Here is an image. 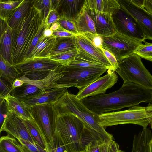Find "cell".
<instances>
[{
  "label": "cell",
  "mask_w": 152,
  "mask_h": 152,
  "mask_svg": "<svg viewBox=\"0 0 152 152\" xmlns=\"http://www.w3.org/2000/svg\"><path fill=\"white\" fill-rule=\"evenodd\" d=\"M80 101L92 112L99 115L152 102V90L133 83H123L118 90L83 99Z\"/></svg>",
  "instance_id": "1"
},
{
  "label": "cell",
  "mask_w": 152,
  "mask_h": 152,
  "mask_svg": "<svg viewBox=\"0 0 152 152\" xmlns=\"http://www.w3.org/2000/svg\"><path fill=\"white\" fill-rule=\"evenodd\" d=\"M43 22L40 12L32 5L22 20L12 28V64L25 60L32 40Z\"/></svg>",
  "instance_id": "2"
},
{
  "label": "cell",
  "mask_w": 152,
  "mask_h": 152,
  "mask_svg": "<svg viewBox=\"0 0 152 152\" xmlns=\"http://www.w3.org/2000/svg\"><path fill=\"white\" fill-rule=\"evenodd\" d=\"M58 115L72 113L77 115L84 123L86 127L97 136L104 143H109L113 137L107 132L99 123V117L76 98V95L66 91L54 104Z\"/></svg>",
  "instance_id": "3"
},
{
  "label": "cell",
  "mask_w": 152,
  "mask_h": 152,
  "mask_svg": "<svg viewBox=\"0 0 152 152\" xmlns=\"http://www.w3.org/2000/svg\"><path fill=\"white\" fill-rule=\"evenodd\" d=\"M56 130L69 152H85L86 145L97 139L86 137V132L90 131L79 118L72 113L58 115Z\"/></svg>",
  "instance_id": "4"
},
{
  "label": "cell",
  "mask_w": 152,
  "mask_h": 152,
  "mask_svg": "<svg viewBox=\"0 0 152 152\" xmlns=\"http://www.w3.org/2000/svg\"><path fill=\"white\" fill-rule=\"evenodd\" d=\"M98 117L99 123L103 128L127 124L146 128L152 120V103L145 107L136 105L125 110L101 114Z\"/></svg>",
  "instance_id": "5"
},
{
  "label": "cell",
  "mask_w": 152,
  "mask_h": 152,
  "mask_svg": "<svg viewBox=\"0 0 152 152\" xmlns=\"http://www.w3.org/2000/svg\"><path fill=\"white\" fill-rule=\"evenodd\" d=\"M107 69L106 68H87L63 65L62 76L48 89L76 87L81 90L100 77Z\"/></svg>",
  "instance_id": "6"
},
{
  "label": "cell",
  "mask_w": 152,
  "mask_h": 152,
  "mask_svg": "<svg viewBox=\"0 0 152 152\" xmlns=\"http://www.w3.org/2000/svg\"><path fill=\"white\" fill-rule=\"evenodd\" d=\"M124 83H133L152 89V75L142 62L141 58L134 53L118 62L115 71Z\"/></svg>",
  "instance_id": "7"
},
{
  "label": "cell",
  "mask_w": 152,
  "mask_h": 152,
  "mask_svg": "<svg viewBox=\"0 0 152 152\" xmlns=\"http://www.w3.org/2000/svg\"><path fill=\"white\" fill-rule=\"evenodd\" d=\"M100 36L101 47L112 53L118 62L134 53L142 43L117 31L109 36Z\"/></svg>",
  "instance_id": "8"
},
{
  "label": "cell",
  "mask_w": 152,
  "mask_h": 152,
  "mask_svg": "<svg viewBox=\"0 0 152 152\" xmlns=\"http://www.w3.org/2000/svg\"><path fill=\"white\" fill-rule=\"evenodd\" d=\"M30 111L47 142L50 143L56 129L58 115L54 104H41L30 107Z\"/></svg>",
  "instance_id": "9"
},
{
  "label": "cell",
  "mask_w": 152,
  "mask_h": 152,
  "mask_svg": "<svg viewBox=\"0 0 152 152\" xmlns=\"http://www.w3.org/2000/svg\"><path fill=\"white\" fill-rule=\"evenodd\" d=\"M112 18L117 32L142 42L145 40L137 20L126 10L120 7L113 14Z\"/></svg>",
  "instance_id": "10"
},
{
  "label": "cell",
  "mask_w": 152,
  "mask_h": 152,
  "mask_svg": "<svg viewBox=\"0 0 152 152\" xmlns=\"http://www.w3.org/2000/svg\"><path fill=\"white\" fill-rule=\"evenodd\" d=\"M118 76L115 72L108 70L105 75L100 77L86 87L79 90L76 98L80 100L83 99L104 94L117 82Z\"/></svg>",
  "instance_id": "11"
},
{
  "label": "cell",
  "mask_w": 152,
  "mask_h": 152,
  "mask_svg": "<svg viewBox=\"0 0 152 152\" xmlns=\"http://www.w3.org/2000/svg\"><path fill=\"white\" fill-rule=\"evenodd\" d=\"M120 7L136 20L142 31L145 40H152V15L144 8L134 4L130 0H117Z\"/></svg>",
  "instance_id": "12"
},
{
  "label": "cell",
  "mask_w": 152,
  "mask_h": 152,
  "mask_svg": "<svg viewBox=\"0 0 152 152\" xmlns=\"http://www.w3.org/2000/svg\"><path fill=\"white\" fill-rule=\"evenodd\" d=\"M2 131H5L7 134L17 140L21 138L35 142L28 131L24 119L12 112L8 111L0 128V132Z\"/></svg>",
  "instance_id": "13"
},
{
  "label": "cell",
  "mask_w": 152,
  "mask_h": 152,
  "mask_svg": "<svg viewBox=\"0 0 152 152\" xmlns=\"http://www.w3.org/2000/svg\"><path fill=\"white\" fill-rule=\"evenodd\" d=\"M62 65L49 58H36L27 59L14 66L20 73L24 74L37 71H56Z\"/></svg>",
  "instance_id": "14"
},
{
  "label": "cell",
  "mask_w": 152,
  "mask_h": 152,
  "mask_svg": "<svg viewBox=\"0 0 152 152\" xmlns=\"http://www.w3.org/2000/svg\"><path fill=\"white\" fill-rule=\"evenodd\" d=\"M86 7L88 15L94 23L97 34L104 37L109 36L117 31L112 15Z\"/></svg>",
  "instance_id": "15"
},
{
  "label": "cell",
  "mask_w": 152,
  "mask_h": 152,
  "mask_svg": "<svg viewBox=\"0 0 152 152\" xmlns=\"http://www.w3.org/2000/svg\"><path fill=\"white\" fill-rule=\"evenodd\" d=\"M75 38L77 49L84 51L101 63L108 70L115 71L100 48L96 47L82 34L76 35Z\"/></svg>",
  "instance_id": "16"
},
{
  "label": "cell",
  "mask_w": 152,
  "mask_h": 152,
  "mask_svg": "<svg viewBox=\"0 0 152 152\" xmlns=\"http://www.w3.org/2000/svg\"><path fill=\"white\" fill-rule=\"evenodd\" d=\"M86 0H60L56 10L60 18L75 21L83 8Z\"/></svg>",
  "instance_id": "17"
},
{
  "label": "cell",
  "mask_w": 152,
  "mask_h": 152,
  "mask_svg": "<svg viewBox=\"0 0 152 152\" xmlns=\"http://www.w3.org/2000/svg\"><path fill=\"white\" fill-rule=\"evenodd\" d=\"M0 19V55L11 64L12 28L6 19Z\"/></svg>",
  "instance_id": "18"
},
{
  "label": "cell",
  "mask_w": 152,
  "mask_h": 152,
  "mask_svg": "<svg viewBox=\"0 0 152 152\" xmlns=\"http://www.w3.org/2000/svg\"><path fill=\"white\" fill-rule=\"evenodd\" d=\"M67 87L51 88L43 91L24 102L30 107L41 104H55L66 91Z\"/></svg>",
  "instance_id": "19"
},
{
  "label": "cell",
  "mask_w": 152,
  "mask_h": 152,
  "mask_svg": "<svg viewBox=\"0 0 152 152\" xmlns=\"http://www.w3.org/2000/svg\"><path fill=\"white\" fill-rule=\"evenodd\" d=\"M9 111L12 112L24 119L34 121L30 111V107L24 102H21L10 94L4 98Z\"/></svg>",
  "instance_id": "20"
},
{
  "label": "cell",
  "mask_w": 152,
  "mask_h": 152,
  "mask_svg": "<svg viewBox=\"0 0 152 152\" xmlns=\"http://www.w3.org/2000/svg\"><path fill=\"white\" fill-rule=\"evenodd\" d=\"M152 131L147 127L143 128L134 137L132 152H151L150 143Z\"/></svg>",
  "instance_id": "21"
},
{
  "label": "cell",
  "mask_w": 152,
  "mask_h": 152,
  "mask_svg": "<svg viewBox=\"0 0 152 152\" xmlns=\"http://www.w3.org/2000/svg\"><path fill=\"white\" fill-rule=\"evenodd\" d=\"M43 91L34 85L24 83L22 86L12 89L10 94L19 101L24 102L37 96Z\"/></svg>",
  "instance_id": "22"
},
{
  "label": "cell",
  "mask_w": 152,
  "mask_h": 152,
  "mask_svg": "<svg viewBox=\"0 0 152 152\" xmlns=\"http://www.w3.org/2000/svg\"><path fill=\"white\" fill-rule=\"evenodd\" d=\"M56 38L53 35L47 37H44L42 35L28 59L48 58L53 47Z\"/></svg>",
  "instance_id": "23"
},
{
  "label": "cell",
  "mask_w": 152,
  "mask_h": 152,
  "mask_svg": "<svg viewBox=\"0 0 152 152\" xmlns=\"http://www.w3.org/2000/svg\"><path fill=\"white\" fill-rule=\"evenodd\" d=\"M85 4L91 10L111 15L120 7L117 0H86Z\"/></svg>",
  "instance_id": "24"
},
{
  "label": "cell",
  "mask_w": 152,
  "mask_h": 152,
  "mask_svg": "<svg viewBox=\"0 0 152 152\" xmlns=\"http://www.w3.org/2000/svg\"><path fill=\"white\" fill-rule=\"evenodd\" d=\"M75 21L79 34L90 33L97 34L94 23L88 13L85 3Z\"/></svg>",
  "instance_id": "25"
},
{
  "label": "cell",
  "mask_w": 152,
  "mask_h": 152,
  "mask_svg": "<svg viewBox=\"0 0 152 152\" xmlns=\"http://www.w3.org/2000/svg\"><path fill=\"white\" fill-rule=\"evenodd\" d=\"M78 50V52L75 59L70 63L67 66L87 68H107L101 63L84 51L80 49Z\"/></svg>",
  "instance_id": "26"
},
{
  "label": "cell",
  "mask_w": 152,
  "mask_h": 152,
  "mask_svg": "<svg viewBox=\"0 0 152 152\" xmlns=\"http://www.w3.org/2000/svg\"><path fill=\"white\" fill-rule=\"evenodd\" d=\"M75 36L64 37H56L53 47L49 57L53 55L77 48Z\"/></svg>",
  "instance_id": "27"
},
{
  "label": "cell",
  "mask_w": 152,
  "mask_h": 152,
  "mask_svg": "<svg viewBox=\"0 0 152 152\" xmlns=\"http://www.w3.org/2000/svg\"><path fill=\"white\" fill-rule=\"evenodd\" d=\"M32 5V0H23L7 20L9 26L13 28L26 16Z\"/></svg>",
  "instance_id": "28"
},
{
  "label": "cell",
  "mask_w": 152,
  "mask_h": 152,
  "mask_svg": "<svg viewBox=\"0 0 152 152\" xmlns=\"http://www.w3.org/2000/svg\"><path fill=\"white\" fill-rule=\"evenodd\" d=\"M20 72L13 65L0 55V77L12 85L15 80L20 78Z\"/></svg>",
  "instance_id": "29"
},
{
  "label": "cell",
  "mask_w": 152,
  "mask_h": 152,
  "mask_svg": "<svg viewBox=\"0 0 152 152\" xmlns=\"http://www.w3.org/2000/svg\"><path fill=\"white\" fill-rule=\"evenodd\" d=\"M25 124L34 142L47 151V142L39 127L34 121L24 119Z\"/></svg>",
  "instance_id": "30"
},
{
  "label": "cell",
  "mask_w": 152,
  "mask_h": 152,
  "mask_svg": "<svg viewBox=\"0 0 152 152\" xmlns=\"http://www.w3.org/2000/svg\"><path fill=\"white\" fill-rule=\"evenodd\" d=\"M59 0H32V5L40 12L43 22H45L50 12L56 10Z\"/></svg>",
  "instance_id": "31"
},
{
  "label": "cell",
  "mask_w": 152,
  "mask_h": 152,
  "mask_svg": "<svg viewBox=\"0 0 152 152\" xmlns=\"http://www.w3.org/2000/svg\"><path fill=\"white\" fill-rule=\"evenodd\" d=\"M0 152H24L16 139L8 134L0 138Z\"/></svg>",
  "instance_id": "32"
},
{
  "label": "cell",
  "mask_w": 152,
  "mask_h": 152,
  "mask_svg": "<svg viewBox=\"0 0 152 152\" xmlns=\"http://www.w3.org/2000/svg\"><path fill=\"white\" fill-rule=\"evenodd\" d=\"M23 0H0V18L7 20Z\"/></svg>",
  "instance_id": "33"
},
{
  "label": "cell",
  "mask_w": 152,
  "mask_h": 152,
  "mask_svg": "<svg viewBox=\"0 0 152 152\" xmlns=\"http://www.w3.org/2000/svg\"><path fill=\"white\" fill-rule=\"evenodd\" d=\"M47 152H69L59 133L56 130L50 143H47Z\"/></svg>",
  "instance_id": "34"
},
{
  "label": "cell",
  "mask_w": 152,
  "mask_h": 152,
  "mask_svg": "<svg viewBox=\"0 0 152 152\" xmlns=\"http://www.w3.org/2000/svg\"><path fill=\"white\" fill-rule=\"evenodd\" d=\"M78 52V50L76 48L51 56L49 58L60 63L63 66H67L75 59Z\"/></svg>",
  "instance_id": "35"
},
{
  "label": "cell",
  "mask_w": 152,
  "mask_h": 152,
  "mask_svg": "<svg viewBox=\"0 0 152 152\" xmlns=\"http://www.w3.org/2000/svg\"><path fill=\"white\" fill-rule=\"evenodd\" d=\"M140 44L134 52V53L140 57L152 62V43L143 42Z\"/></svg>",
  "instance_id": "36"
},
{
  "label": "cell",
  "mask_w": 152,
  "mask_h": 152,
  "mask_svg": "<svg viewBox=\"0 0 152 152\" xmlns=\"http://www.w3.org/2000/svg\"><path fill=\"white\" fill-rule=\"evenodd\" d=\"M18 140L22 145L24 152H47L36 142L32 143L21 138Z\"/></svg>",
  "instance_id": "37"
},
{
  "label": "cell",
  "mask_w": 152,
  "mask_h": 152,
  "mask_svg": "<svg viewBox=\"0 0 152 152\" xmlns=\"http://www.w3.org/2000/svg\"><path fill=\"white\" fill-rule=\"evenodd\" d=\"M47 27V26L45 23L43 22L39 28L35 36L32 40L30 47L27 53L25 60L29 58L33 50L37 45L40 38L42 36L44 30Z\"/></svg>",
  "instance_id": "38"
},
{
  "label": "cell",
  "mask_w": 152,
  "mask_h": 152,
  "mask_svg": "<svg viewBox=\"0 0 152 152\" xmlns=\"http://www.w3.org/2000/svg\"><path fill=\"white\" fill-rule=\"evenodd\" d=\"M58 22L61 27L64 29L75 35L79 34L74 21L61 18Z\"/></svg>",
  "instance_id": "39"
},
{
  "label": "cell",
  "mask_w": 152,
  "mask_h": 152,
  "mask_svg": "<svg viewBox=\"0 0 152 152\" xmlns=\"http://www.w3.org/2000/svg\"><path fill=\"white\" fill-rule=\"evenodd\" d=\"M103 143L100 140L98 139L91 140L86 145L85 152H100Z\"/></svg>",
  "instance_id": "40"
},
{
  "label": "cell",
  "mask_w": 152,
  "mask_h": 152,
  "mask_svg": "<svg viewBox=\"0 0 152 152\" xmlns=\"http://www.w3.org/2000/svg\"><path fill=\"white\" fill-rule=\"evenodd\" d=\"M13 89L12 85L3 79H0V98L4 99Z\"/></svg>",
  "instance_id": "41"
},
{
  "label": "cell",
  "mask_w": 152,
  "mask_h": 152,
  "mask_svg": "<svg viewBox=\"0 0 152 152\" xmlns=\"http://www.w3.org/2000/svg\"><path fill=\"white\" fill-rule=\"evenodd\" d=\"M60 18L58 13L56 10H52L49 13L45 22L47 28H50L52 24L58 22Z\"/></svg>",
  "instance_id": "42"
},
{
  "label": "cell",
  "mask_w": 152,
  "mask_h": 152,
  "mask_svg": "<svg viewBox=\"0 0 152 152\" xmlns=\"http://www.w3.org/2000/svg\"><path fill=\"white\" fill-rule=\"evenodd\" d=\"M0 128L1 127L4 120L9 111L6 103L4 99L0 98Z\"/></svg>",
  "instance_id": "43"
},
{
  "label": "cell",
  "mask_w": 152,
  "mask_h": 152,
  "mask_svg": "<svg viewBox=\"0 0 152 152\" xmlns=\"http://www.w3.org/2000/svg\"><path fill=\"white\" fill-rule=\"evenodd\" d=\"M99 48L101 49L106 58L111 64L115 71L118 66V62L115 56L110 52L102 47H100Z\"/></svg>",
  "instance_id": "44"
},
{
  "label": "cell",
  "mask_w": 152,
  "mask_h": 152,
  "mask_svg": "<svg viewBox=\"0 0 152 152\" xmlns=\"http://www.w3.org/2000/svg\"><path fill=\"white\" fill-rule=\"evenodd\" d=\"M82 34L87 37L96 47L99 48L101 47L102 39L100 36L90 33H86Z\"/></svg>",
  "instance_id": "45"
},
{
  "label": "cell",
  "mask_w": 152,
  "mask_h": 152,
  "mask_svg": "<svg viewBox=\"0 0 152 152\" xmlns=\"http://www.w3.org/2000/svg\"><path fill=\"white\" fill-rule=\"evenodd\" d=\"M53 35L56 37H69L76 35L63 28L61 26L60 28L56 31H53Z\"/></svg>",
  "instance_id": "46"
},
{
  "label": "cell",
  "mask_w": 152,
  "mask_h": 152,
  "mask_svg": "<svg viewBox=\"0 0 152 152\" xmlns=\"http://www.w3.org/2000/svg\"><path fill=\"white\" fill-rule=\"evenodd\" d=\"M110 152H126L120 150L119 145L113 140L110 142Z\"/></svg>",
  "instance_id": "47"
},
{
  "label": "cell",
  "mask_w": 152,
  "mask_h": 152,
  "mask_svg": "<svg viewBox=\"0 0 152 152\" xmlns=\"http://www.w3.org/2000/svg\"><path fill=\"white\" fill-rule=\"evenodd\" d=\"M144 8L152 15V0H144Z\"/></svg>",
  "instance_id": "48"
},
{
  "label": "cell",
  "mask_w": 152,
  "mask_h": 152,
  "mask_svg": "<svg viewBox=\"0 0 152 152\" xmlns=\"http://www.w3.org/2000/svg\"><path fill=\"white\" fill-rule=\"evenodd\" d=\"M110 143H102L100 152H110Z\"/></svg>",
  "instance_id": "49"
},
{
  "label": "cell",
  "mask_w": 152,
  "mask_h": 152,
  "mask_svg": "<svg viewBox=\"0 0 152 152\" xmlns=\"http://www.w3.org/2000/svg\"><path fill=\"white\" fill-rule=\"evenodd\" d=\"M24 83L19 78L15 79L12 85L13 89L22 86Z\"/></svg>",
  "instance_id": "50"
},
{
  "label": "cell",
  "mask_w": 152,
  "mask_h": 152,
  "mask_svg": "<svg viewBox=\"0 0 152 152\" xmlns=\"http://www.w3.org/2000/svg\"><path fill=\"white\" fill-rule=\"evenodd\" d=\"M134 4L141 8H144V0H130Z\"/></svg>",
  "instance_id": "51"
},
{
  "label": "cell",
  "mask_w": 152,
  "mask_h": 152,
  "mask_svg": "<svg viewBox=\"0 0 152 152\" xmlns=\"http://www.w3.org/2000/svg\"><path fill=\"white\" fill-rule=\"evenodd\" d=\"M53 32L50 29L47 27L44 30L42 36L44 37L51 36H53Z\"/></svg>",
  "instance_id": "52"
},
{
  "label": "cell",
  "mask_w": 152,
  "mask_h": 152,
  "mask_svg": "<svg viewBox=\"0 0 152 152\" xmlns=\"http://www.w3.org/2000/svg\"><path fill=\"white\" fill-rule=\"evenodd\" d=\"M61 27V26L58 22L52 24L50 28L53 31H56L59 29Z\"/></svg>",
  "instance_id": "53"
},
{
  "label": "cell",
  "mask_w": 152,
  "mask_h": 152,
  "mask_svg": "<svg viewBox=\"0 0 152 152\" xmlns=\"http://www.w3.org/2000/svg\"><path fill=\"white\" fill-rule=\"evenodd\" d=\"M150 146L151 152H152V140L151 141L150 143Z\"/></svg>",
  "instance_id": "54"
},
{
  "label": "cell",
  "mask_w": 152,
  "mask_h": 152,
  "mask_svg": "<svg viewBox=\"0 0 152 152\" xmlns=\"http://www.w3.org/2000/svg\"><path fill=\"white\" fill-rule=\"evenodd\" d=\"M149 124L150 125L152 129V120L151 121L150 123Z\"/></svg>",
  "instance_id": "55"
}]
</instances>
